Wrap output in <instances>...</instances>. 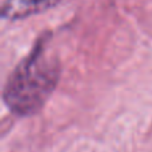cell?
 <instances>
[{
    "label": "cell",
    "mask_w": 152,
    "mask_h": 152,
    "mask_svg": "<svg viewBox=\"0 0 152 152\" xmlns=\"http://www.w3.org/2000/svg\"><path fill=\"white\" fill-rule=\"evenodd\" d=\"M59 76L60 63L42 37L8 77L3 91L5 105L18 116L34 115L56 88Z\"/></svg>",
    "instance_id": "cell-1"
},
{
    "label": "cell",
    "mask_w": 152,
    "mask_h": 152,
    "mask_svg": "<svg viewBox=\"0 0 152 152\" xmlns=\"http://www.w3.org/2000/svg\"><path fill=\"white\" fill-rule=\"evenodd\" d=\"M61 0H4L1 16L8 20L24 19L29 15L47 11L55 7Z\"/></svg>",
    "instance_id": "cell-2"
}]
</instances>
